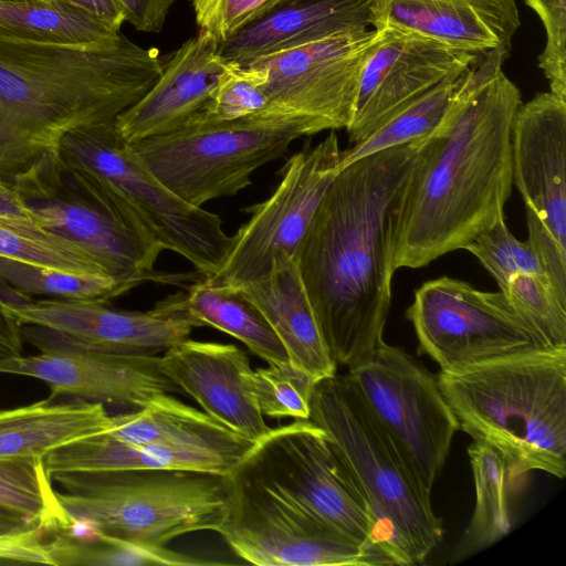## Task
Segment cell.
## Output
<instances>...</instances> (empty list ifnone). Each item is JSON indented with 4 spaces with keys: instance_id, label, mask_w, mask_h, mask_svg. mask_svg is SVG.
<instances>
[{
    "instance_id": "1",
    "label": "cell",
    "mask_w": 566,
    "mask_h": 566,
    "mask_svg": "<svg viewBox=\"0 0 566 566\" xmlns=\"http://www.w3.org/2000/svg\"><path fill=\"white\" fill-rule=\"evenodd\" d=\"M503 51L465 73L440 126L426 137L389 213L391 270L419 269L464 249L504 216L512 193V126L522 104Z\"/></svg>"
},
{
    "instance_id": "2",
    "label": "cell",
    "mask_w": 566,
    "mask_h": 566,
    "mask_svg": "<svg viewBox=\"0 0 566 566\" xmlns=\"http://www.w3.org/2000/svg\"><path fill=\"white\" fill-rule=\"evenodd\" d=\"M423 139L342 168L296 249L307 298L337 366L363 363L384 340L395 273L389 213Z\"/></svg>"
},
{
    "instance_id": "3",
    "label": "cell",
    "mask_w": 566,
    "mask_h": 566,
    "mask_svg": "<svg viewBox=\"0 0 566 566\" xmlns=\"http://www.w3.org/2000/svg\"><path fill=\"white\" fill-rule=\"evenodd\" d=\"M161 71L157 50L120 32L86 44L0 33V179L11 185L71 130L115 122Z\"/></svg>"
},
{
    "instance_id": "4",
    "label": "cell",
    "mask_w": 566,
    "mask_h": 566,
    "mask_svg": "<svg viewBox=\"0 0 566 566\" xmlns=\"http://www.w3.org/2000/svg\"><path fill=\"white\" fill-rule=\"evenodd\" d=\"M459 430L503 458L510 486L566 475V349H531L436 376Z\"/></svg>"
},
{
    "instance_id": "5",
    "label": "cell",
    "mask_w": 566,
    "mask_h": 566,
    "mask_svg": "<svg viewBox=\"0 0 566 566\" xmlns=\"http://www.w3.org/2000/svg\"><path fill=\"white\" fill-rule=\"evenodd\" d=\"M328 436L375 520L394 565L422 563L443 538L431 490L347 375L316 381L310 418Z\"/></svg>"
},
{
    "instance_id": "6",
    "label": "cell",
    "mask_w": 566,
    "mask_h": 566,
    "mask_svg": "<svg viewBox=\"0 0 566 566\" xmlns=\"http://www.w3.org/2000/svg\"><path fill=\"white\" fill-rule=\"evenodd\" d=\"M57 499L85 534L166 546L195 532L214 531L230 502V476L217 473L142 469L57 473Z\"/></svg>"
},
{
    "instance_id": "7",
    "label": "cell",
    "mask_w": 566,
    "mask_h": 566,
    "mask_svg": "<svg viewBox=\"0 0 566 566\" xmlns=\"http://www.w3.org/2000/svg\"><path fill=\"white\" fill-rule=\"evenodd\" d=\"M11 185L34 221L80 247L109 277L133 289L182 280L155 270L164 248L103 178L59 148L41 155Z\"/></svg>"
},
{
    "instance_id": "8",
    "label": "cell",
    "mask_w": 566,
    "mask_h": 566,
    "mask_svg": "<svg viewBox=\"0 0 566 566\" xmlns=\"http://www.w3.org/2000/svg\"><path fill=\"white\" fill-rule=\"evenodd\" d=\"M317 133L303 120L249 116L223 124L188 122L127 148L175 196L202 207L245 189L256 169L282 157L295 139Z\"/></svg>"
},
{
    "instance_id": "9",
    "label": "cell",
    "mask_w": 566,
    "mask_h": 566,
    "mask_svg": "<svg viewBox=\"0 0 566 566\" xmlns=\"http://www.w3.org/2000/svg\"><path fill=\"white\" fill-rule=\"evenodd\" d=\"M59 150L103 178L164 250L184 256L203 277L221 268L233 235L220 217L169 191L132 156L115 122L71 130Z\"/></svg>"
},
{
    "instance_id": "10",
    "label": "cell",
    "mask_w": 566,
    "mask_h": 566,
    "mask_svg": "<svg viewBox=\"0 0 566 566\" xmlns=\"http://www.w3.org/2000/svg\"><path fill=\"white\" fill-rule=\"evenodd\" d=\"M238 468L350 538L382 552L363 494L328 436L310 419L271 429Z\"/></svg>"
},
{
    "instance_id": "11",
    "label": "cell",
    "mask_w": 566,
    "mask_h": 566,
    "mask_svg": "<svg viewBox=\"0 0 566 566\" xmlns=\"http://www.w3.org/2000/svg\"><path fill=\"white\" fill-rule=\"evenodd\" d=\"M230 502L217 530L231 551L259 566L394 565L379 549L359 543L237 468Z\"/></svg>"
},
{
    "instance_id": "12",
    "label": "cell",
    "mask_w": 566,
    "mask_h": 566,
    "mask_svg": "<svg viewBox=\"0 0 566 566\" xmlns=\"http://www.w3.org/2000/svg\"><path fill=\"white\" fill-rule=\"evenodd\" d=\"M406 317L419 352L444 373L544 348L501 291L483 292L459 279L440 276L421 284Z\"/></svg>"
},
{
    "instance_id": "13",
    "label": "cell",
    "mask_w": 566,
    "mask_h": 566,
    "mask_svg": "<svg viewBox=\"0 0 566 566\" xmlns=\"http://www.w3.org/2000/svg\"><path fill=\"white\" fill-rule=\"evenodd\" d=\"M380 35L378 29L340 33L244 63L266 73L268 105L251 116L303 120L318 133L347 129L364 64Z\"/></svg>"
},
{
    "instance_id": "14",
    "label": "cell",
    "mask_w": 566,
    "mask_h": 566,
    "mask_svg": "<svg viewBox=\"0 0 566 566\" xmlns=\"http://www.w3.org/2000/svg\"><path fill=\"white\" fill-rule=\"evenodd\" d=\"M342 149L335 130L313 147L291 156L279 170L281 180L264 201L244 209L250 219L235 234L221 268L206 282L239 290L261 277L279 255L296 249L333 179L340 170Z\"/></svg>"
},
{
    "instance_id": "15",
    "label": "cell",
    "mask_w": 566,
    "mask_h": 566,
    "mask_svg": "<svg viewBox=\"0 0 566 566\" xmlns=\"http://www.w3.org/2000/svg\"><path fill=\"white\" fill-rule=\"evenodd\" d=\"M347 376L432 490L459 430L437 377L385 340Z\"/></svg>"
},
{
    "instance_id": "16",
    "label": "cell",
    "mask_w": 566,
    "mask_h": 566,
    "mask_svg": "<svg viewBox=\"0 0 566 566\" xmlns=\"http://www.w3.org/2000/svg\"><path fill=\"white\" fill-rule=\"evenodd\" d=\"M22 338L41 353L0 357V374L39 379L52 396H71L118 406H145L179 391L160 368L159 356L99 350L48 327L21 325Z\"/></svg>"
},
{
    "instance_id": "17",
    "label": "cell",
    "mask_w": 566,
    "mask_h": 566,
    "mask_svg": "<svg viewBox=\"0 0 566 566\" xmlns=\"http://www.w3.org/2000/svg\"><path fill=\"white\" fill-rule=\"evenodd\" d=\"M378 30L381 35L364 64L354 116L346 129L352 144L361 140L400 106L464 73L482 55L413 32Z\"/></svg>"
},
{
    "instance_id": "18",
    "label": "cell",
    "mask_w": 566,
    "mask_h": 566,
    "mask_svg": "<svg viewBox=\"0 0 566 566\" xmlns=\"http://www.w3.org/2000/svg\"><path fill=\"white\" fill-rule=\"evenodd\" d=\"M0 300L20 325L53 329L84 346L114 353L155 355L189 338L193 324L157 303L148 312L113 308L106 303L35 298L0 281Z\"/></svg>"
},
{
    "instance_id": "19",
    "label": "cell",
    "mask_w": 566,
    "mask_h": 566,
    "mask_svg": "<svg viewBox=\"0 0 566 566\" xmlns=\"http://www.w3.org/2000/svg\"><path fill=\"white\" fill-rule=\"evenodd\" d=\"M512 172L524 202L566 250V101L552 92L521 104L512 126Z\"/></svg>"
},
{
    "instance_id": "20",
    "label": "cell",
    "mask_w": 566,
    "mask_h": 566,
    "mask_svg": "<svg viewBox=\"0 0 566 566\" xmlns=\"http://www.w3.org/2000/svg\"><path fill=\"white\" fill-rule=\"evenodd\" d=\"M159 360L168 379L214 420L254 442L271 431L248 382L249 357L235 345L187 338Z\"/></svg>"
},
{
    "instance_id": "21",
    "label": "cell",
    "mask_w": 566,
    "mask_h": 566,
    "mask_svg": "<svg viewBox=\"0 0 566 566\" xmlns=\"http://www.w3.org/2000/svg\"><path fill=\"white\" fill-rule=\"evenodd\" d=\"M226 65L220 43L199 30L163 64L147 93L116 117L122 138L133 144L182 127L206 105Z\"/></svg>"
},
{
    "instance_id": "22",
    "label": "cell",
    "mask_w": 566,
    "mask_h": 566,
    "mask_svg": "<svg viewBox=\"0 0 566 566\" xmlns=\"http://www.w3.org/2000/svg\"><path fill=\"white\" fill-rule=\"evenodd\" d=\"M374 29L413 32L451 48L510 53L520 24L515 0H373Z\"/></svg>"
},
{
    "instance_id": "23",
    "label": "cell",
    "mask_w": 566,
    "mask_h": 566,
    "mask_svg": "<svg viewBox=\"0 0 566 566\" xmlns=\"http://www.w3.org/2000/svg\"><path fill=\"white\" fill-rule=\"evenodd\" d=\"M373 23V0H286L220 43V55L226 62L244 64L332 35L366 30Z\"/></svg>"
},
{
    "instance_id": "24",
    "label": "cell",
    "mask_w": 566,
    "mask_h": 566,
    "mask_svg": "<svg viewBox=\"0 0 566 566\" xmlns=\"http://www.w3.org/2000/svg\"><path fill=\"white\" fill-rule=\"evenodd\" d=\"M264 316L290 363L316 381L336 374L307 298L295 258L276 256L270 270L239 290Z\"/></svg>"
},
{
    "instance_id": "25",
    "label": "cell",
    "mask_w": 566,
    "mask_h": 566,
    "mask_svg": "<svg viewBox=\"0 0 566 566\" xmlns=\"http://www.w3.org/2000/svg\"><path fill=\"white\" fill-rule=\"evenodd\" d=\"M250 451L203 447L130 444L104 433L61 447L43 458L50 476L57 473L176 469L229 475Z\"/></svg>"
},
{
    "instance_id": "26",
    "label": "cell",
    "mask_w": 566,
    "mask_h": 566,
    "mask_svg": "<svg viewBox=\"0 0 566 566\" xmlns=\"http://www.w3.org/2000/svg\"><path fill=\"white\" fill-rule=\"evenodd\" d=\"M104 403L53 397L0 410V459L44 458L50 452L104 433L111 423Z\"/></svg>"
},
{
    "instance_id": "27",
    "label": "cell",
    "mask_w": 566,
    "mask_h": 566,
    "mask_svg": "<svg viewBox=\"0 0 566 566\" xmlns=\"http://www.w3.org/2000/svg\"><path fill=\"white\" fill-rule=\"evenodd\" d=\"M104 434L130 444L166 447L251 451L256 443L171 394L158 395L135 411L112 416Z\"/></svg>"
},
{
    "instance_id": "28",
    "label": "cell",
    "mask_w": 566,
    "mask_h": 566,
    "mask_svg": "<svg viewBox=\"0 0 566 566\" xmlns=\"http://www.w3.org/2000/svg\"><path fill=\"white\" fill-rule=\"evenodd\" d=\"M157 303L195 327L211 326L231 335L268 364L290 361L271 325L240 291L212 286L203 277L187 292H177Z\"/></svg>"
},
{
    "instance_id": "29",
    "label": "cell",
    "mask_w": 566,
    "mask_h": 566,
    "mask_svg": "<svg viewBox=\"0 0 566 566\" xmlns=\"http://www.w3.org/2000/svg\"><path fill=\"white\" fill-rule=\"evenodd\" d=\"M120 28L57 0L0 1V33L25 40L86 44L116 36Z\"/></svg>"
},
{
    "instance_id": "30",
    "label": "cell",
    "mask_w": 566,
    "mask_h": 566,
    "mask_svg": "<svg viewBox=\"0 0 566 566\" xmlns=\"http://www.w3.org/2000/svg\"><path fill=\"white\" fill-rule=\"evenodd\" d=\"M468 455L475 490V506L469 526L454 548L462 559L489 548L512 527L509 509V479L501 454L491 446L473 441Z\"/></svg>"
},
{
    "instance_id": "31",
    "label": "cell",
    "mask_w": 566,
    "mask_h": 566,
    "mask_svg": "<svg viewBox=\"0 0 566 566\" xmlns=\"http://www.w3.org/2000/svg\"><path fill=\"white\" fill-rule=\"evenodd\" d=\"M464 73L447 78L394 111L361 140L342 151L340 169L370 154L432 134L448 115Z\"/></svg>"
},
{
    "instance_id": "32",
    "label": "cell",
    "mask_w": 566,
    "mask_h": 566,
    "mask_svg": "<svg viewBox=\"0 0 566 566\" xmlns=\"http://www.w3.org/2000/svg\"><path fill=\"white\" fill-rule=\"evenodd\" d=\"M52 566H212L223 562L208 560L168 549L166 546L129 542L103 534L73 536L62 530L48 537Z\"/></svg>"
},
{
    "instance_id": "33",
    "label": "cell",
    "mask_w": 566,
    "mask_h": 566,
    "mask_svg": "<svg viewBox=\"0 0 566 566\" xmlns=\"http://www.w3.org/2000/svg\"><path fill=\"white\" fill-rule=\"evenodd\" d=\"M0 255L73 274L108 276L84 250L31 218L0 216Z\"/></svg>"
},
{
    "instance_id": "34",
    "label": "cell",
    "mask_w": 566,
    "mask_h": 566,
    "mask_svg": "<svg viewBox=\"0 0 566 566\" xmlns=\"http://www.w3.org/2000/svg\"><path fill=\"white\" fill-rule=\"evenodd\" d=\"M0 509L39 523L50 533L71 523L43 458L0 459Z\"/></svg>"
},
{
    "instance_id": "35",
    "label": "cell",
    "mask_w": 566,
    "mask_h": 566,
    "mask_svg": "<svg viewBox=\"0 0 566 566\" xmlns=\"http://www.w3.org/2000/svg\"><path fill=\"white\" fill-rule=\"evenodd\" d=\"M0 281L42 298L108 303L133 287L109 276L73 274L0 255Z\"/></svg>"
},
{
    "instance_id": "36",
    "label": "cell",
    "mask_w": 566,
    "mask_h": 566,
    "mask_svg": "<svg viewBox=\"0 0 566 566\" xmlns=\"http://www.w3.org/2000/svg\"><path fill=\"white\" fill-rule=\"evenodd\" d=\"M546 349H566V291L548 274H517L501 291Z\"/></svg>"
},
{
    "instance_id": "37",
    "label": "cell",
    "mask_w": 566,
    "mask_h": 566,
    "mask_svg": "<svg viewBox=\"0 0 566 566\" xmlns=\"http://www.w3.org/2000/svg\"><path fill=\"white\" fill-rule=\"evenodd\" d=\"M265 82L266 73L261 67L227 62L210 98L188 122L223 124L263 111L268 105L263 91Z\"/></svg>"
},
{
    "instance_id": "38",
    "label": "cell",
    "mask_w": 566,
    "mask_h": 566,
    "mask_svg": "<svg viewBox=\"0 0 566 566\" xmlns=\"http://www.w3.org/2000/svg\"><path fill=\"white\" fill-rule=\"evenodd\" d=\"M248 382L263 417L310 418V399L316 380L290 361L251 369Z\"/></svg>"
},
{
    "instance_id": "39",
    "label": "cell",
    "mask_w": 566,
    "mask_h": 566,
    "mask_svg": "<svg viewBox=\"0 0 566 566\" xmlns=\"http://www.w3.org/2000/svg\"><path fill=\"white\" fill-rule=\"evenodd\" d=\"M464 250L479 260L500 291L517 274H548L532 245L511 233L505 218L479 234Z\"/></svg>"
},
{
    "instance_id": "40",
    "label": "cell",
    "mask_w": 566,
    "mask_h": 566,
    "mask_svg": "<svg viewBox=\"0 0 566 566\" xmlns=\"http://www.w3.org/2000/svg\"><path fill=\"white\" fill-rule=\"evenodd\" d=\"M286 0H191L199 30L219 43L233 38Z\"/></svg>"
},
{
    "instance_id": "41",
    "label": "cell",
    "mask_w": 566,
    "mask_h": 566,
    "mask_svg": "<svg viewBox=\"0 0 566 566\" xmlns=\"http://www.w3.org/2000/svg\"><path fill=\"white\" fill-rule=\"evenodd\" d=\"M546 32L538 67L549 83V92L566 101V0H528Z\"/></svg>"
},
{
    "instance_id": "42",
    "label": "cell",
    "mask_w": 566,
    "mask_h": 566,
    "mask_svg": "<svg viewBox=\"0 0 566 566\" xmlns=\"http://www.w3.org/2000/svg\"><path fill=\"white\" fill-rule=\"evenodd\" d=\"M49 534L39 523L0 509V564L52 565Z\"/></svg>"
},
{
    "instance_id": "43",
    "label": "cell",
    "mask_w": 566,
    "mask_h": 566,
    "mask_svg": "<svg viewBox=\"0 0 566 566\" xmlns=\"http://www.w3.org/2000/svg\"><path fill=\"white\" fill-rule=\"evenodd\" d=\"M125 13V21L137 31L158 33L163 30L170 8L176 0H117Z\"/></svg>"
},
{
    "instance_id": "44",
    "label": "cell",
    "mask_w": 566,
    "mask_h": 566,
    "mask_svg": "<svg viewBox=\"0 0 566 566\" xmlns=\"http://www.w3.org/2000/svg\"><path fill=\"white\" fill-rule=\"evenodd\" d=\"M22 342L21 325L6 312L0 300V357L20 355Z\"/></svg>"
},
{
    "instance_id": "45",
    "label": "cell",
    "mask_w": 566,
    "mask_h": 566,
    "mask_svg": "<svg viewBox=\"0 0 566 566\" xmlns=\"http://www.w3.org/2000/svg\"><path fill=\"white\" fill-rule=\"evenodd\" d=\"M97 15L117 28L125 22V13L117 0H57Z\"/></svg>"
},
{
    "instance_id": "46",
    "label": "cell",
    "mask_w": 566,
    "mask_h": 566,
    "mask_svg": "<svg viewBox=\"0 0 566 566\" xmlns=\"http://www.w3.org/2000/svg\"><path fill=\"white\" fill-rule=\"evenodd\" d=\"M0 216L31 218L19 201L12 185L0 188Z\"/></svg>"
},
{
    "instance_id": "47",
    "label": "cell",
    "mask_w": 566,
    "mask_h": 566,
    "mask_svg": "<svg viewBox=\"0 0 566 566\" xmlns=\"http://www.w3.org/2000/svg\"><path fill=\"white\" fill-rule=\"evenodd\" d=\"M7 186H10V184H7L0 179V188L7 187Z\"/></svg>"
},
{
    "instance_id": "48",
    "label": "cell",
    "mask_w": 566,
    "mask_h": 566,
    "mask_svg": "<svg viewBox=\"0 0 566 566\" xmlns=\"http://www.w3.org/2000/svg\"><path fill=\"white\" fill-rule=\"evenodd\" d=\"M0 1H29V0H0Z\"/></svg>"
},
{
    "instance_id": "49",
    "label": "cell",
    "mask_w": 566,
    "mask_h": 566,
    "mask_svg": "<svg viewBox=\"0 0 566 566\" xmlns=\"http://www.w3.org/2000/svg\"><path fill=\"white\" fill-rule=\"evenodd\" d=\"M524 1H525V3H527V2H528V0H524Z\"/></svg>"
}]
</instances>
